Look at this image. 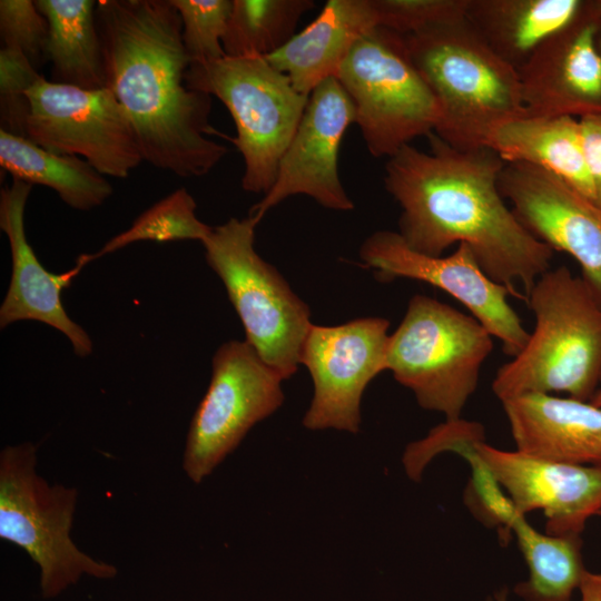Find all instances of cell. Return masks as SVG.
<instances>
[{
  "label": "cell",
  "mask_w": 601,
  "mask_h": 601,
  "mask_svg": "<svg viewBox=\"0 0 601 601\" xmlns=\"http://www.w3.org/2000/svg\"><path fill=\"white\" fill-rule=\"evenodd\" d=\"M26 138L58 155L82 157L104 176L127 178L144 160L130 120L114 93L48 81L28 89Z\"/></svg>",
  "instance_id": "8fae6325"
},
{
  "label": "cell",
  "mask_w": 601,
  "mask_h": 601,
  "mask_svg": "<svg viewBox=\"0 0 601 601\" xmlns=\"http://www.w3.org/2000/svg\"><path fill=\"white\" fill-rule=\"evenodd\" d=\"M0 37L2 48L20 51L36 69L46 59L48 23L35 1H0Z\"/></svg>",
  "instance_id": "4dcf8cb0"
},
{
  "label": "cell",
  "mask_w": 601,
  "mask_h": 601,
  "mask_svg": "<svg viewBox=\"0 0 601 601\" xmlns=\"http://www.w3.org/2000/svg\"><path fill=\"white\" fill-rule=\"evenodd\" d=\"M388 327L384 317L356 318L336 326L312 324L299 354V364L314 384L303 417L307 430L359 431L364 391L386 371Z\"/></svg>",
  "instance_id": "7c38bea8"
},
{
  "label": "cell",
  "mask_w": 601,
  "mask_h": 601,
  "mask_svg": "<svg viewBox=\"0 0 601 601\" xmlns=\"http://www.w3.org/2000/svg\"><path fill=\"white\" fill-rule=\"evenodd\" d=\"M403 37L441 109L434 134L450 146L486 148L495 127L525 115L519 71L466 21Z\"/></svg>",
  "instance_id": "277c9868"
},
{
  "label": "cell",
  "mask_w": 601,
  "mask_h": 601,
  "mask_svg": "<svg viewBox=\"0 0 601 601\" xmlns=\"http://www.w3.org/2000/svg\"><path fill=\"white\" fill-rule=\"evenodd\" d=\"M37 446L23 442L0 453V538L24 550L40 571L45 599L58 597L83 575L101 580L115 565L82 552L70 538L78 490L50 484L37 473Z\"/></svg>",
  "instance_id": "8992f818"
},
{
  "label": "cell",
  "mask_w": 601,
  "mask_h": 601,
  "mask_svg": "<svg viewBox=\"0 0 601 601\" xmlns=\"http://www.w3.org/2000/svg\"><path fill=\"white\" fill-rule=\"evenodd\" d=\"M484 601H509V588L501 587L489 594Z\"/></svg>",
  "instance_id": "d590c367"
},
{
  "label": "cell",
  "mask_w": 601,
  "mask_h": 601,
  "mask_svg": "<svg viewBox=\"0 0 601 601\" xmlns=\"http://www.w3.org/2000/svg\"><path fill=\"white\" fill-rule=\"evenodd\" d=\"M501 403L516 451L556 462L601 465V407L541 393Z\"/></svg>",
  "instance_id": "d6986e66"
},
{
  "label": "cell",
  "mask_w": 601,
  "mask_h": 601,
  "mask_svg": "<svg viewBox=\"0 0 601 601\" xmlns=\"http://www.w3.org/2000/svg\"><path fill=\"white\" fill-rule=\"evenodd\" d=\"M312 0H233L223 38L228 57H264L285 46L295 35Z\"/></svg>",
  "instance_id": "484cf974"
},
{
  "label": "cell",
  "mask_w": 601,
  "mask_h": 601,
  "mask_svg": "<svg viewBox=\"0 0 601 601\" xmlns=\"http://www.w3.org/2000/svg\"><path fill=\"white\" fill-rule=\"evenodd\" d=\"M181 20V37L190 63L226 57L223 38L233 0H170Z\"/></svg>",
  "instance_id": "83f0119b"
},
{
  "label": "cell",
  "mask_w": 601,
  "mask_h": 601,
  "mask_svg": "<svg viewBox=\"0 0 601 601\" xmlns=\"http://www.w3.org/2000/svg\"><path fill=\"white\" fill-rule=\"evenodd\" d=\"M598 7H599V10H600V12H601V0L598 1Z\"/></svg>",
  "instance_id": "f35d334b"
},
{
  "label": "cell",
  "mask_w": 601,
  "mask_h": 601,
  "mask_svg": "<svg viewBox=\"0 0 601 601\" xmlns=\"http://www.w3.org/2000/svg\"><path fill=\"white\" fill-rule=\"evenodd\" d=\"M464 457L472 470L465 491V503L486 525L499 528L510 535L512 523L521 514H518L509 495L480 459L476 446Z\"/></svg>",
  "instance_id": "d6a6232c"
},
{
  "label": "cell",
  "mask_w": 601,
  "mask_h": 601,
  "mask_svg": "<svg viewBox=\"0 0 601 601\" xmlns=\"http://www.w3.org/2000/svg\"><path fill=\"white\" fill-rule=\"evenodd\" d=\"M511 532L529 569L514 593L522 601H571L587 571L581 535L542 533L525 515L516 516Z\"/></svg>",
  "instance_id": "d4e9b609"
},
{
  "label": "cell",
  "mask_w": 601,
  "mask_h": 601,
  "mask_svg": "<svg viewBox=\"0 0 601 601\" xmlns=\"http://www.w3.org/2000/svg\"><path fill=\"white\" fill-rule=\"evenodd\" d=\"M597 41H598L599 50H600V53H601V19L599 21Z\"/></svg>",
  "instance_id": "74e56055"
},
{
  "label": "cell",
  "mask_w": 601,
  "mask_h": 601,
  "mask_svg": "<svg viewBox=\"0 0 601 601\" xmlns=\"http://www.w3.org/2000/svg\"><path fill=\"white\" fill-rule=\"evenodd\" d=\"M427 137L430 152L406 145L385 165V188L402 209V239L430 256L465 244L492 280L526 300L554 250L504 203L505 162L489 148L460 150L434 132Z\"/></svg>",
  "instance_id": "6da1fadb"
},
{
  "label": "cell",
  "mask_w": 601,
  "mask_h": 601,
  "mask_svg": "<svg viewBox=\"0 0 601 601\" xmlns=\"http://www.w3.org/2000/svg\"><path fill=\"white\" fill-rule=\"evenodd\" d=\"M579 591L580 601H601V573L585 571Z\"/></svg>",
  "instance_id": "e575fe53"
},
{
  "label": "cell",
  "mask_w": 601,
  "mask_h": 601,
  "mask_svg": "<svg viewBox=\"0 0 601 601\" xmlns=\"http://www.w3.org/2000/svg\"><path fill=\"white\" fill-rule=\"evenodd\" d=\"M194 197L186 188H179L146 209L129 228L110 238L100 250L80 257L87 265L136 242H203L213 227L198 219Z\"/></svg>",
  "instance_id": "4316f807"
},
{
  "label": "cell",
  "mask_w": 601,
  "mask_h": 601,
  "mask_svg": "<svg viewBox=\"0 0 601 601\" xmlns=\"http://www.w3.org/2000/svg\"><path fill=\"white\" fill-rule=\"evenodd\" d=\"M98 1L36 0L48 23L46 60L52 81L82 89L107 87L102 46L96 20Z\"/></svg>",
  "instance_id": "603a6c76"
},
{
  "label": "cell",
  "mask_w": 601,
  "mask_h": 601,
  "mask_svg": "<svg viewBox=\"0 0 601 601\" xmlns=\"http://www.w3.org/2000/svg\"><path fill=\"white\" fill-rule=\"evenodd\" d=\"M484 441L481 424L462 418L445 421L432 428L422 440L410 443L403 454L402 462L407 476L420 481L425 466L443 451H454L461 455L476 443Z\"/></svg>",
  "instance_id": "1f68e13d"
},
{
  "label": "cell",
  "mask_w": 601,
  "mask_h": 601,
  "mask_svg": "<svg viewBox=\"0 0 601 601\" xmlns=\"http://www.w3.org/2000/svg\"><path fill=\"white\" fill-rule=\"evenodd\" d=\"M211 362V378L191 418L181 460L195 484L204 482L285 398V380L246 341L221 344Z\"/></svg>",
  "instance_id": "30bf717a"
},
{
  "label": "cell",
  "mask_w": 601,
  "mask_h": 601,
  "mask_svg": "<svg viewBox=\"0 0 601 601\" xmlns=\"http://www.w3.org/2000/svg\"><path fill=\"white\" fill-rule=\"evenodd\" d=\"M0 166L13 180L53 189L77 210L100 206L112 186L89 162L78 156L58 155L26 137L0 130Z\"/></svg>",
  "instance_id": "cb8c5ba5"
},
{
  "label": "cell",
  "mask_w": 601,
  "mask_h": 601,
  "mask_svg": "<svg viewBox=\"0 0 601 601\" xmlns=\"http://www.w3.org/2000/svg\"><path fill=\"white\" fill-rule=\"evenodd\" d=\"M589 1L470 0L466 22L518 71L550 37L579 19Z\"/></svg>",
  "instance_id": "7402d4cb"
},
{
  "label": "cell",
  "mask_w": 601,
  "mask_h": 601,
  "mask_svg": "<svg viewBox=\"0 0 601 601\" xmlns=\"http://www.w3.org/2000/svg\"><path fill=\"white\" fill-rule=\"evenodd\" d=\"M32 185L13 183L0 193V228L8 237L11 252V279L0 306V327L19 321H37L60 331L77 356L92 351L87 332L65 311L61 292L80 273L85 263L78 257L73 268L61 274L47 270L29 245L24 230V207Z\"/></svg>",
  "instance_id": "ac0fdd59"
},
{
  "label": "cell",
  "mask_w": 601,
  "mask_h": 601,
  "mask_svg": "<svg viewBox=\"0 0 601 601\" xmlns=\"http://www.w3.org/2000/svg\"><path fill=\"white\" fill-rule=\"evenodd\" d=\"M336 79L348 95L368 152L392 157L420 136L434 132L441 109L413 65L404 37L375 27L363 35Z\"/></svg>",
  "instance_id": "9c48e42d"
},
{
  "label": "cell",
  "mask_w": 601,
  "mask_h": 601,
  "mask_svg": "<svg viewBox=\"0 0 601 601\" xmlns=\"http://www.w3.org/2000/svg\"><path fill=\"white\" fill-rule=\"evenodd\" d=\"M525 302L535 326L524 348L496 371L494 395L503 402L564 393L590 401L601 380V302L566 266L541 275Z\"/></svg>",
  "instance_id": "3957f363"
},
{
  "label": "cell",
  "mask_w": 601,
  "mask_h": 601,
  "mask_svg": "<svg viewBox=\"0 0 601 601\" xmlns=\"http://www.w3.org/2000/svg\"><path fill=\"white\" fill-rule=\"evenodd\" d=\"M470 0H373L378 27L412 36L466 21Z\"/></svg>",
  "instance_id": "f1b7e54d"
},
{
  "label": "cell",
  "mask_w": 601,
  "mask_h": 601,
  "mask_svg": "<svg viewBox=\"0 0 601 601\" xmlns=\"http://www.w3.org/2000/svg\"><path fill=\"white\" fill-rule=\"evenodd\" d=\"M486 148L505 164L540 168L594 204L579 118L522 115L495 127Z\"/></svg>",
  "instance_id": "44dd1931"
},
{
  "label": "cell",
  "mask_w": 601,
  "mask_h": 601,
  "mask_svg": "<svg viewBox=\"0 0 601 601\" xmlns=\"http://www.w3.org/2000/svg\"><path fill=\"white\" fill-rule=\"evenodd\" d=\"M359 257L380 282L408 278L451 295L500 339L508 356L526 345L530 333L508 300L509 289L483 272L467 245L459 244L447 256H430L410 248L398 233L380 230L363 242Z\"/></svg>",
  "instance_id": "4fadbf2b"
},
{
  "label": "cell",
  "mask_w": 601,
  "mask_h": 601,
  "mask_svg": "<svg viewBox=\"0 0 601 601\" xmlns=\"http://www.w3.org/2000/svg\"><path fill=\"white\" fill-rule=\"evenodd\" d=\"M189 89L217 97L230 112L233 142L244 159L242 187L266 194L273 186L283 154L308 102L288 77L264 57H224L190 63Z\"/></svg>",
  "instance_id": "ba28073f"
},
{
  "label": "cell",
  "mask_w": 601,
  "mask_h": 601,
  "mask_svg": "<svg viewBox=\"0 0 601 601\" xmlns=\"http://www.w3.org/2000/svg\"><path fill=\"white\" fill-rule=\"evenodd\" d=\"M40 77L20 51L0 50V124L1 130L26 137L29 115L28 89Z\"/></svg>",
  "instance_id": "f546056e"
},
{
  "label": "cell",
  "mask_w": 601,
  "mask_h": 601,
  "mask_svg": "<svg viewBox=\"0 0 601 601\" xmlns=\"http://www.w3.org/2000/svg\"><path fill=\"white\" fill-rule=\"evenodd\" d=\"M355 109L339 81L329 78L309 95L297 129L283 154L275 181L252 207L257 223L286 198L306 195L321 206L339 211L354 209L338 173V151Z\"/></svg>",
  "instance_id": "5bb4252c"
},
{
  "label": "cell",
  "mask_w": 601,
  "mask_h": 601,
  "mask_svg": "<svg viewBox=\"0 0 601 601\" xmlns=\"http://www.w3.org/2000/svg\"><path fill=\"white\" fill-rule=\"evenodd\" d=\"M476 451L518 514L543 512L546 533L581 535L588 520L601 515V465L544 460L484 441Z\"/></svg>",
  "instance_id": "2e32d148"
},
{
  "label": "cell",
  "mask_w": 601,
  "mask_h": 601,
  "mask_svg": "<svg viewBox=\"0 0 601 601\" xmlns=\"http://www.w3.org/2000/svg\"><path fill=\"white\" fill-rule=\"evenodd\" d=\"M257 221L230 218L201 242L208 266L225 285L246 342L284 380L294 375L312 326L309 307L255 250Z\"/></svg>",
  "instance_id": "52a82bcc"
},
{
  "label": "cell",
  "mask_w": 601,
  "mask_h": 601,
  "mask_svg": "<svg viewBox=\"0 0 601 601\" xmlns=\"http://www.w3.org/2000/svg\"><path fill=\"white\" fill-rule=\"evenodd\" d=\"M375 27L373 0H328L308 26L266 59L309 97L319 83L336 78L355 42Z\"/></svg>",
  "instance_id": "ffe728a7"
},
{
  "label": "cell",
  "mask_w": 601,
  "mask_h": 601,
  "mask_svg": "<svg viewBox=\"0 0 601 601\" xmlns=\"http://www.w3.org/2000/svg\"><path fill=\"white\" fill-rule=\"evenodd\" d=\"M492 349L493 336L475 317L417 294L390 334L386 371L422 408L456 421Z\"/></svg>",
  "instance_id": "5b68a950"
},
{
  "label": "cell",
  "mask_w": 601,
  "mask_h": 601,
  "mask_svg": "<svg viewBox=\"0 0 601 601\" xmlns=\"http://www.w3.org/2000/svg\"><path fill=\"white\" fill-rule=\"evenodd\" d=\"M600 19L598 2L589 1L579 19L544 41L520 68L526 115L601 114Z\"/></svg>",
  "instance_id": "e0dca14e"
},
{
  "label": "cell",
  "mask_w": 601,
  "mask_h": 601,
  "mask_svg": "<svg viewBox=\"0 0 601 601\" xmlns=\"http://www.w3.org/2000/svg\"><path fill=\"white\" fill-rule=\"evenodd\" d=\"M589 402L592 403L595 406L601 407V380H600V385H599L597 392L594 393V395L592 396V398Z\"/></svg>",
  "instance_id": "8d00e7d4"
},
{
  "label": "cell",
  "mask_w": 601,
  "mask_h": 601,
  "mask_svg": "<svg viewBox=\"0 0 601 601\" xmlns=\"http://www.w3.org/2000/svg\"><path fill=\"white\" fill-rule=\"evenodd\" d=\"M585 161L593 186L594 205L601 210V114L579 118Z\"/></svg>",
  "instance_id": "836d02e7"
},
{
  "label": "cell",
  "mask_w": 601,
  "mask_h": 601,
  "mask_svg": "<svg viewBox=\"0 0 601 601\" xmlns=\"http://www.w3.org/2000/svg\"><path fill=\"white\" fill-rule=\"evenodd\" d=\"M96 20L107 88L125 109L142 159L184 178L228 152L208 136L211 96L189 89L181 20L170 0H100Z\"/></svg>",
  "instance_id": "7a4b0ae2"
},
{
  "label": "cell",
  "mask_w": 601,
  "mask_h": 601,
  "mask_svg": "<svg viewBox=\"0 0 601 601\" xmlns=\"http://www.w3.org/2000/svg\"><path fill=\"white\" fill-rule=\"evenodd\" d=\"M499 189L536 238L579 264L601 302V210L558 177L525 164H505Z\"/></svg>",
  "instance_id": "9a60e30c"
}]
</instances>
